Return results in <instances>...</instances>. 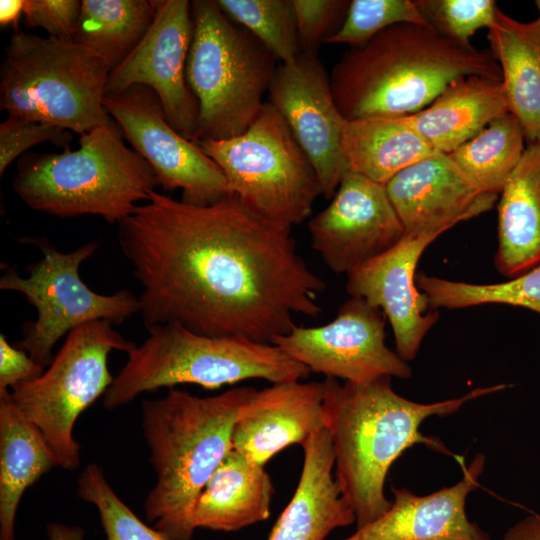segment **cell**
<instances>
[{"instance_id": "obj_1", "label": "cell", "mask_w": 540, "mask_h": 540, "mask_svg": "<svg viewBox=\"0 0 540 540\" xmlns=\"http://www.w3.org/2000/svg\"><path fill=\"white\" fill-rule=\"evenodd\" d=\"M117 225L147 330L176 324L272 344L296 316L322 313L326 284L299 254L292 228L262 219L236 196L194 205L153 190Z\"/></svg>"}, {"instance_id": "obj_2", "label": "cell", "mask_w": 540, "mask_h": 540, "mask_svg": "<svg viewBox=\"0 0 540 540\" xmlns=\"http://www.w3.org/2000/svg\"><path fill=\"white\" fill-rule=\"evenodd\" d=\"M322 383L335 478L355 514L357 528L373 522L391 507L384 483L390 467L405 450L424 444L449 453L441 440L420 432L426 418L448 416L470 400L509 387L498 384L476 388L459 398L424 404L398 395L391 377L363 384H340L336 378L326 377Z\"/></svg>"}, {"instance_id": "obj_3", "label": "cell", "mask_w": 540, "mask_h": 540, "mask_svg": "<svg viewBox=\"0 0 540 540\" xmlns=\"http://www.w3.org/2000/svg\"><path fill=\"white\" fill-rule=\"evenodd\" d=\"M473 75L502 79L491 51L404 23L347 50L332 69L330 86L346 121L395 118L423 110L449 84Z\"/></svg>"}, {"instance_id": "obj_4", "label": "cell", "mask_w": 540, "mask_h": 540, "mask_svg": "<svg viewBox=\"0 0 540 540\" xmlns=\"http://www.w3.org/2000/svg\"><path fill=\"white\" fill-rule=\"evenodd\" d=\"M255 390L242 386L199 397L169 388L142 402V430L156 475L145 517L172 540H192L194 504L230 451L238 413Z\"/></svg>"}, {"instance_id": "obj_5", "label": "cell", "mask_w": 540, "mask_h": 540, "mask_svg": "<svg viewBox=\"0 0 540 540\" xmlns=\"http://www.w3.org/2000/svg\"><path fill=\"white\" fill-rule=\"evenodd\" d=\"M123 139L112 119L81 135L76 150L25 153L13 191L34 211L62 219L93 215L118 224L158 186L150 165Z\"/></svg>"}, {"instance_id": "obj_6", "label": "cell", "mask_w": 540, "mask_h": 540, "mask_svg": "<svg viewBox=\"0 0 540 540\" xmlns=\"http://www.w3.org/2000/svg\"><path fill=\"white\" fill-rule=\"evenodd\" d=\"M103 396L114 410L145 392L179 384L215 390L248 379L272 384L306 379L311 371L278 346L240 337L195 333L176 324L148 329Z\"/></svg>"}, {"instance_id": "obj_7", "label": "cell", "mask_w": 540, "mask_h": 540, "mask_svg": "<svg viewBox=\"0 0 540 540\" xmlns=\"http://www.w3.org/2000/svg\"><path fill=\"white\" fill-rule=\"evenodd\" d=\"M110 71L74 41L15 31L0 66V109L81 136L112 120L103 104Z\"/></svg>"}, {"instance_id": "obj_8", "label": "cell", "mask_w": 540, "mask_h": 540, "mask_svg": "<svg viewBox=\"0 0 540 540\" xmlns=\"http://www.w3.org/2000/svg\"><path fill=\"white\" fill-rule=\"evenodd\" d=\"M191 13L186 79L199 106L195 142L238 136L261 111L278 61L216 0L192 1Z\"/></svg>"}, {"instance_id": "obj_9", "label": "cell", "mask_w": 540, "mask_h": 540, "mask_svg": "<svg viewBox=\"0 0 540 540\" xmlns=\"http://www.w3.org/2000/svg\"><path fill=\"white\" fill-rule=\"evenodd\" d=\"M195 143L222 170L228 195L271 223H302L322 195L314 167L269 101L242 134Z\"/></svg>"}, {"instance_id": "obj_10", "label": "cell", "mask_w": 540, "mask_h": 540, "mask_svg": "<svg viewBox=\"0 0 540 540\" xmlns=\"http://www.w3.org/2000/svg\"><path fill=\"white\" fill-rule=\"evenodd\" d=\"M135 345L109 321L85 323L66 335L39 377L9 390L16 408L41 431L58 467L74 470L79 466L81 447L73 435L75 423L114 380L109 354L114 350L128 353Z\"/></svg>"}, {"instance_id": "obj_11", "label": "cell", "mask_w": 540, "mask_h": 540, "mask_svg": "<svg viewBox=\"0 0 540 540\" xmlns=\"http://www.w3.org/2000/svg\"><path fill=\"white\" fill-rule=\"evenodd\" d=\"M33 242L42 258L26 268L21 277L9 268L0 278V289L23 294L36 310V319L22 326L18 343L38 364L52 361V350L64 335L88 322L106 320L119 325L139 312V299L129 290L100 294L81 279L80 265L97 251L99 243L91 241L71 252H62L45 238Z\"/></svg>"}, {"instance_id": "obj_12", "label": "cell", "mask_w": 540, "mask_h": 540, "mask_svg": "<svg viewBox=\"0 0 540 540\" xmlns=\"http://www.w3.org/2000/svg\"><path fill=\"white\" fill-rule=\"evenodd\" d=\"M103 104L132 149L150 165L163 190L180 189L181 200L194 205H209L228 195L220 167L168 123L153 89L135 85L105 95Z\"/></svg>"}, {"instance_id": "obj_13", "label": "cell", "mask_w": 540, "mask_h": 540, "mask_svg": "<svg viewBox=\"0 0 540 540\" xmlns=\"http://www.w3.org/2000/svg\"><path fill=\"white\" fill-rule=\"evenodd\" d=\"M385 323L386 316L380 309L351 296L329 323L316 327L296 325L272 344L311 372L345 382L409 378L411 367L385 344Z\"/></svg>"}, {"instance_id": "obj_14", "label": "cell", "mask_w": 540, "mask_h": 540, "mask_svg": "<svg viewBox=\"0 0 540 540\" xmlns=\"http://www.w3.org/2000/svg\"><path fill=\"white\" fill-rule=\"evenodd\" d=\"M155 19L137 47L108 75L105 95L145 85L158 95L168 123L195 142L199 106L186 79L187 58L193 38L191 3L187 0L153 1Z\"/></svg>"}, {"instance_id": "obj_15", "label": "cell", "mask_w": 540, "mask_h": 540, "mask_svg": "<svg viewBox=\"0 0 540 540\" xmlns=\"http://www.w3.org/2000/svg\"><path fill=\"white\" fill-rule=\"evenodd\" d=\"M308 229L312 248L337 274H349L385 253L406 233L385 185L349 170Z\"/></svg>"}, {"instance_id": "obj_16", "label": "cell", "mask_w": 540, "mask_h": 540, "mask_svg": "<svg viewBox=\"0 0 540 540\" xmlns=\"http://www.w3.org/2000/svg\"><path fill=\"white\" fill-rule=\"evenodd\" d=\"M268 93L314 167L322 195L330 199L347 171L342 149L346 120L334 101L330 76L317 55L301 53L278 65Z\"/></svg>"}, {"instance_id": "obj_17", "label": "cell", "mask_w": 540, "mask_h": 540, "mask_svg": "<svg viewBox=\"0 0 540 540\" xmlns=\"http://www.w3.org/2000/svg\"><path fill=\"white\" fill-rule=\"evenodd\" d=\"M443 232L405 233L394 247L347 274V292L385 314L396 352L406 362L416 357L426 333L439 319L438 311H427L428 301L416 286L415 270L424 250Z\"/></svg>"}, {"instance_id": "obj_18", "label": "cell", "mask_w": 540, "mask_h": 540, "mask_svg": "<svg viewBox=\"0 0 540 540\" xmlns=\"http://www.w3.org/2000/svg\"><path fill=\"white\" fill-rule=\"evenodd\" d=\"M388 197L406 233L447 231L490 210L498 195L481 194L449 154L436 152L394 175Z\"/></svg>"}, {"instance_id": "obj_19", "label": "cell", "mask_w": 540, "mask_h": 540, "mask_svg": "<svg viewBox=\"0 0 540 540\" xmlns=\"http://www.w3.org/2000/svg\"><path fill=\"white\" fill-rule=\"evenodd\" d=\"M322 382L289 381L255 390L234 423L231 448L265 465L281 450L301 446L325 428Z\"/></svg>"}, {"instance_id": "obj_20", "label": "cell", "mask_w": 540, "mask_h": 540, "mask_svg": "<svg viewBox=\"0 0 540 540\" xmlns=\"http://www.w3.org/2000/svg\"><path fill=\"white\" fill-rule=\"evenodd\" d=\"M485 456L478 454L462 479L451 487L419 496L394 488L391 507L373 522L343 540H492L468 519L466 499L479 485Z\"/></svg>"}, {"instance_id": "obj_21", "label": "cell", "mask_w": 540, "mask_h": 540, "mask_svg": "<svg viewBox=\"0 0 540 540\" xmlns=\"http://www.w3.org/2000/svg\"><path fill=\"white\" fill-rule=\"evenodd\" d=\"M302 448L304 461L297 488L268 540H325L333 530L356 521L333 476L335 459L328 431L313 433Z\"/></svg>"}, {"instance_id": "obj_22", "label": "cell", "mask_w": 540, "mask_h": 540, "mask_svg": "<svg viewBox=\"0 0 540 540\" xmlns=\"http://www.w3.org/2000/svg\"><path fill=\"white\" fill-rule=\"evenodd\" d=\"M509 112L502 79H458L423 110L402 116L435 151L450 154L493 119Z\"/></svg>"}, {"instance_id": "obj_23", "label": "cell", "mask_w": 540, "mask_h": 540, "mask_svg": "<svg viewBox=\"0 0 540 540\" xmlns=\"http://www.w3.org/2000/svg\"><path fill=\"white\" fill-rule=\"evenodd\" d=\"M273 494L264 466L231 448L199 494L192 526L232 532L265 521L271 514Z\"/></svg>"}, {"instance_id": "obj_24", "label": "cell", "mask_w": 540, "mask_h": 540, "mask_svg": "<svg viewBox=\"0 0 540 540\" xmlns=\"http://www.w3.org/2000/svg\"><path fill=\"white\" fill-rule=\"evenodd\" d=\"M494 263L510 278L540 265V141L527 144L500 194Z\"/></svg>"}, {"instance_id": "obj_25", "label": "cell", "mask_w": 540, "mask_h": 540, "mask_svg": "<svg viewBox=\"0 0 540 540\" xmlns=\"http://www.w3.org/2000/svg\"><path fill=\"white\" fill-rule=\"evenodd\" d=\"M488 40L509 112L521 123L527 143L540 141V19L519 22L498 8Z\"/></svg>"}, {"instance_id": "obj_26", "label": "cell", "mask_w": 540, "mask_h": 540, "mask_svg": "<svg viewBox=\"0 0 540 540\" xmlns=\"http://www.w3.org/2000/svg\"><path fill=\"white\" fill-rule=\"evenodd\" d=\"M54 467L56 457L41 431L0 391V540H15L21 498Z\"/></svg>"}, {"instance_id": "obj_27", "label": "cell", "mask_w": 540, "mask_h": 540, "mask_svg": "<svg viewBox=\"0 0 540 540\" xmlns=\"http://www.w3.org/2000/svg\"><path fill=\"white\" fill-rule=\"evenodd\" d=\"M342 149L347 170L384 185L437 152L402 117L346 121Z\"/></svg>"}, {"instance_id": "obj_28", "label": "cell", "mask_w": 540, "mask_h": 540, "mask_svg": "<svg viewBox=\"0 0 540 540\" xmlns=\"http://www.w3.org/2000/svg\"><path fill=\"white\" fill-rule=\"evenodd\" d=\"M155 15L153 1L83 0L73 41L101 56L112 70L141 42Z\"/></svg>"}, {"instance_id": "obj_29", "label": "cell", "mask_w": 540, "mask_h": 540, "mask_svg": "<svg viewBox=\"0 0 540 540\" xmlns=\"http://www.w3.org/2000/svg\"><path fill=\"white\" fill-rule=\"evenodd\" d=\"M525 132L511 113L493 119L450 157L481 194H501L525 151Z\"/></svg>"}, {"instance_id": "obj_30", "label": "cell", "mask_w": 540, "mask_h": 540, "mask_svg": "<svg viewBox=\"0 0 540 540\" xmlns=\"http://www.w3.org/2000/svg\"><path fill=\"white\" fill-rule=\"evenodd\" d=\"M415 281L433 311L494 303L522 307L540 315V265L502 283L472 284L423 272L416 274Z\"/></svg>"}, {"instance_id": "obj_31", "label": "cell", "mask_w": 540, "mask_h": 540, "mask_svg": "<svg viewBox=\"0 0 540 540\" xmlns=\"http://www.w3.org/2000/svg\"><path fill=\"white\" fill-rule=\"evenodd\" d=\"M233 22L247 29L282 64L300 54L292 0H216Z\"/></svg>"}, {"instance_id": "obj_32", "label": "cell", "mask_w": 540, "mask_h": 540, "mask_svg": "<svg viewBox=\"0 0 540 540\" xmlns=\"http://www.w3.org/2000/svg\"><path fill=\"white\" fill-rule=\"evenodd\" d=\"M77 496L95 506L105 540H172L148 526L117 495L102 468L88 464L77 481Z\"/></svg>"}, {"instance_id": "obj_33", "label": "cell", "mask_w": 540, "mask_h": 540, "mask_svg": "<svg viewBox=\"0 0 540 540\" xmlns=\"http://www.w3.org/2000/svg\"><path fill=\"white\" fill-rule=\"evenodd\" d=\"M404 23L430 27L415 0H352L341 27L325 44L360 46L383 30Z\"/></svg>"}, {"instance_id": "obj_34", "label": "cell", "mask_w": 540, "mask_h": 540, "mask_svg": "<svg viewBox=\"0 0 540 540\" xmlns=\"http://www.w3.org/2000/svg\"><path fill=\"white\" fill-rule=\"evenodd\" d=\"M429 26L466 47L470 38L494 23L498 6L493 0H415Z\"/></svg>"}, {"instance_id": "obj_35", "label": "cell", "mask_w": 540, "mask_h": 540, "mask_svg": "<svg viewBox=\"0 0 540 540\" xmlns=\"http://www.w3.org/2000/svg\"><path fill=\"white\" fill-rule=\"evenodd\" d=\"M72 138V132L63 127L8 116L0 124V175L33 146L48 142L65 150Z\"/></svg>"}, {"instance_id": "obj_36", "label": "cell", "mask_w": 540, "mask_h": 540, "mask_svg": "<svg viewBox=\"0 0 540 540\" xmlns=\"http://www.w3.org/2000/svg\"><path fill=\"white\" fill-rule=\"evenodd\" d=\"M301 53L316 55L319 46L341 27L348 0H292Z\"/></svg>"}, {"instance_id": "obj_37", "label": "cell", "mask_w": 540, "mask_h": 540, "mask_svg": "<svg viewBox=\"0 0 540 540\" xmlns=\"http://www.w3.org/2000/svg\"><path fill=\"white\" fill-rule=\"evenodd\" d=\"M80 12L79 0H24V25L42 28L52 38L73 41Z\"/></svg>"}, {"instance_id": "obj_38", "label": "cell", "mask_w": 540, "mask_h": 540, "mask_svg": "<svg viewBox=\"0 0 540 540\" xmlns=\"http://www.w3.org/2000/svg\"><path fill=\"white\" fill-rule=\"evenodd\" d=\"M44 366L38 364L20 348L9 344L6 336L0 335V391L32 381L44 372Z\"/></svg>"}, {"instance_id": "obj_39", "label": "cell", "mask_w": 540, "mask_h": 540, "mask_svg": "<svg viewBox=\"0 0 540 540\" xmlns=\"http://www.w3.org/2000/svg\"><path fill=\"white\" fill-rule=\"evenodd\" d=\"M503 540H540V515H528L505 533Z\"/></svg>"}, {"instance_id": "obj_40", "label": "cell", "mask_w": 540, "mask_h": 540, "mask_svg": "<svg viewBox=\"0 0 540 540\" xmlns=\"http://www.w3.org/2000/svg\"><path fill=\"white\" fill-rule=\"evenodd\" d=\"M48 540H85V531L80 526L53 522L47 525Z\"/></svg>"}, {"instance_id": "obj_41", "label": "cell", "mask_w": 540, "mask_h": 540, "mask_svg": "<svg viewBox=\"0 0 540 540\" xmlns=\"http://www.w3.org/2000/svg\"><path fill=\"white\" fill-rule=\"evenodd\" d=\"M24 0H1L0 1V25L6 27L13 25L18 31L20 16L23 14Z\"/></svg>"}, {"instance_id": "obj_42", "label": "cell", "mask_w": 540, "mask_h": 540, "mask_svg": "<svg viewBox=\"0 0 540 540\" xmlns=\"http://www.w3.org/2000/svg\"><path fill=\"white\" fill-rule=\"evenodd\" d=\"M535 5H536L537 10H538V18L540 19V0H536Z\"/></svg>"}]
</instances>
